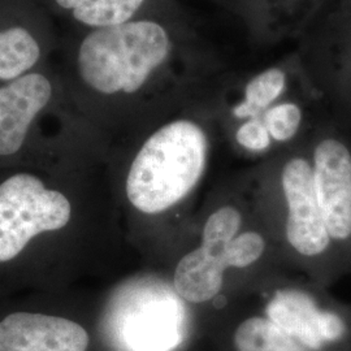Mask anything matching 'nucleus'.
<instances>
[{
    "label": "nucleus",
    "instance_id": "1a4fd4ad",
    "mask_svg": "<svg viewBox=\"0 0 351 351\" xmlns=\"http://www.w3.org/2000/svg\"><path fill=\"white\" fill-rule=\"evenodd\" d=\"M226 261L202 247L186 254L176 267L173 284L181 298L190 303L213 300L223 289Z\"/></svg>",
    "mask_w": 351,
    "mask_h": 351
},
{
    "label": "nucleus",
    "instance_id": "f257e3e1",
    "mask_svg": "<svg viewBox=\"0 0 351 351\" xmlns=\"http://www.w3.org/2000/svg\"><path fill=\"white\" fill-rule=\"evenodd\" d=\"M208 142L188 120L167 124L145 142L133 160L126 195L141 213H164L182 201L201 180Z\"/></svg>",
    "mask_w": 351,
    "mask_h": 351
},
{
    "label": "nucleus",
    "instance_id": "9b49d317",
    "mask_svg": "<svg viewBox=\"0 0 351 351\" xmlns=\"http://www.w3.org/2000/svg\"><path fill=\"white\" fill-rule=\"evenodd\" d=\"M40 55L37 40L20 26L0 32V80H16L34 66Z\"/></svg>",
    "mask_w": 351,
    "mask_h": 351
},
{
    "label": "nucleus",
    "instance_id": "f8f14e48",
    "mask_svg": "<svg viewBox=\"0 0 351 351\" xmlns=\"http://www.w3.org/2000/svg\"><path fill=\"white\" fill-rule=\"evenodd\" d=\"M145 0H56V3L72 10L75 20L98 27L120 25L126 23Z\"/></svg>",
    "mask_w": 351,
    "mask_h": 351
},
{
    "label": "nucleus",
    "instance_id": "0eeeda50",
    "mask_svg": "<svg viewBox=\"0 0 351 351\" xmlns=\"http://www.w3.org/2000/svg\"><path fill=\"white\" fill-rule=\"evenodd\" d=\"M52 88L38 73L16 78L0 88V155H13L21 149L26 133L38 113L50 101Z\"/></svg>",
    "mask_w": 351,
    "mask_h": 351
},
{
    "label": "nucleus",
    "instance_id": "ddd939ff",
    "mask_svg": "<svg viewBox=\"0 0 351 351\" xmlns=\"http://www.w3.org/2000/svg\"><path fill=\"white\" fill-rule=\"evenodd\" d=\"M285 88V73L280 69H268L252 78L245 90V101L233 113L237 117H256L271 103L276 101Z\"/></svg>",
    "mask_w": 351,
    "mask_h": 351
},
{
    "label": "nucleus",
    "instance_id": "f3484780",
    "mask_svg": "<svg viewBox=\"0 0 351 351\" xmlns=\"http://www.w3.org/2000/svg\"><path fill=\"white\" fill-rule=\"evenodd\" d=\"M236 137L239 145L247 150H265L271 143V136L267 128L258 119H254L241 126Z\"/></svg>",
    "mask_w": 351,
    "mask_h": 351
},
{
    "label": "nucleus",
    "instance_id": "9d476101",
    "mask_svg": "<svg viewBox=\"0 0 351 351\" xmlns=\"http://www.w3.org/2000/svg\"><path fill=\"white\" fill-rule=\"evenodd\" d=\"M237 351H313L269 319L252 316L234 332Z\"/></svg>",
    "mask_w": 351,
    "mask_h": 351
},
{
    "label": "nucleus",
    "instance_id": "4468645a",
    "mask_svg": "<svg viewBox=\"0 0 351 351\" xmlns=\"http://www.w3.org/2000/svg\"><path fill=\"white\" fill-rule=\"evenodd\" d=\"M239 228L241 213L237 208L226 206L217 210L204 224L202 249L213 256L223 258L226 261V247L232 239L237 237Z\"/></svg>",
    "mask_w": 351,
    "mask_h": 351
},
{
    "label": "nucleus",
    "instance_id": "20e7f679",
    "mask_svg": "<svg viewBox=\"0 0 351 351\" xmlns=\"http://www.w3.org/2000/svg\"><path fill=\"white\" fill-rule=\"evenodd\" d=\"M281 181L289 207V243L304 256L324 252L330 243V236L316 198L314 169L304 159H291L284 167Z\"/></svg>",
    "mask_w": 351,
    "mask_h": 351
},
{
    "label": "nucleus",
    "instance_id": "f03ea898",
    "mask_svg": "<svg viewBox=\"0 0 351 351\" xmlns=\"http://www.w3.org/2000/svg\"><path fill=\"white\" fill-rule=\"evenodd\" d=\"M171 49L162 26L152 21L124 23L88 34L78 52L84 81L103 94L136 93Z\"/></svg>",
    "mask_w": 351,
    "mask_h": 351
},
{
    "label": "nucleus",
    "instance_id": "423d86ee",
    "mask_svg": "<svg viewBox=\"0 0 351 351\" xmlns=\"http://www.w3.org/2000/svg\"><path fill=\"white\" fill-rule=\"evenodd\" d=\"M90 335L56 315L13 313L0 320V351H88Z\"/></svg>",
    "mask_w": 351,
    "mask_h": 351
},
{
    "label": "nucleus",
    "instance_id": "6e6552de",
    "mask_svg": "<svg viewBox=\"0 0 351 351\" xmlns=\"http://www.w3.org/2000/svg\"><path fill=\"white\" fill-rule=\"evenodd\" d=\"M278 294L268 307L269 320L284 328L313 351L345 339L348 326L332 311H322L307 295L300 291Z\"/></svg>",
    "mask_w": 351,
    "mask_h": 351
},
{
    "label": "nucleus",
    "instance_id": "39448f33",
    "mask_svg": "<svg viewBox=\"0 0 351 351\" xmlns=\"http://www.w3.org/2000/svg\"><path fill=\"white\" fill-rule=\"evenodd\" d=\"M316 198L330 239L351 236V155L345 145L326 139L315 150Z\"/></svg>",
    "mask_w": 351,
    "mask_h": 351
},
{
    "label": "nucleus",
    "instance_id": "dca6fc26",
    "mask_svg": "<svg viewBox=\"0 0 351 351\" xmlns=\"http://www.w3.org/2000/svg\"><path fill=\"white\" fill-rule=\"evenodd\" d=\"M265 249L264 239L255 232H246L230 241L226 250V267L245 268L255 263Z\"/></svg>",
    "mask_w": 351,
    "mask_h": 351
},
{
    "label": "nucleus",
    "instance_id": "2eb2a0df",
    "mask_svg": "<svg viewBox=\"0 0 351 351\" xmlns=\"http://www.w3.org/2000/svg\"><path fill=\"white\" fill-rule=\"evenodd\" d=\"M301 120L300 107L293 103H284L265 113L263 124L272 138L284 142L295 136Z\"/></svg>",
    "mask_w": 351,
    "mask_h": 351
},
{
    "label": "nucleus",
    "instance_id": "7ed1b4c3",
    "mask_svg": "<svg viewBox=\"0 0 351 351\" xmlns=\"http://www.w3.org/2000/svg\"><path fill=\"white\" fill-rule=\"evenodd\" d=\"M71 213L65 195L46 188L36 176L5 180L0 185V263L14 259L38 234L64 228Z\"/></svg>",
    "mask_w": 351,
    "mask_h": 351
}]
</instances>
